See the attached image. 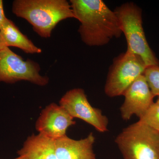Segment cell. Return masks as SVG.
I'll return each mask as SVG.
<instances>
[{
	"label": "cell",
	"instance_id": "6da1fadb",
	"mask_svg": "<svg viewBox=\"0 0 159 159\" xmlns=\"http://www.w3.org/2000/svg\"><path fill=\"white\" fill-rule=\"evenodd\" d=\"M70 3L75 19L80 22L78 32L87 45L103 46L121 36L116 15L102 0H70Z\"/></svg>",
	"mask_w": 159,
	"mask_h": 159
},
{
	"label": "cell",
	"instance_id": "7a4b0ae2",
	"mask_svg": "<svg viewBox=\"0 0 159 159\" xmlns=\"http://www.w3.org/2000/svg\"><path fill=\"white\" fill-rule=\"evenodd\" d=\"M12 11L27 20L41 37H51L57 24L75 18L70 2L66 0H15Z\"/></svg>",
	"mask_w": 159,
	"mask_h": 159
},
{
	"label": "cell",
	"instance_id": "3957f363",
	"mask_svg": "<svg viewBox=\"0 0 159 159\" xmlns=\"http://www.w3.org/2000/svg\"><path fill=\"white\" fill-rule=\"evenodd\" d=\"M115 12L127 42V51L138 55L146 66H159V61L148 45L142 26V9L133 2L117 7Z\"/></svg>",
	"mask_w": 159,
	"mask_h": 159
},
{
	"label": "cell",
	"instance_id": "277c9868",
	"mask_svg": "<svg viewBox=\"0 0 159 159\" xmlns=\"http://www.w3.org/2000/svg\"><path fill=\"white\" fill-rule=\"evenodd\" d=\"M115 142L124 159H159V132L139 120L124 128Z\"/></svg>",
	"mask_w": 159,
	"mask_h": 159
},
{
	"label": "cell",
	"instance_id": "5b68a950",
	"mask_svg": "<svg viewBox=\"0 0 159 159\" xmlns=\"http://www.w3.org/2000/svg\"><path fill=\"white\" fill-rule=\"evenodd\" d=\"M146 65L141 57L126 51L114 60L104 88L109 97L123 96L140 76L144 75Z\"/></svg>",
	"mask_w": 159,
	"mask_h": 159
},
{
	"label": "cell",
	"instance_id": "8992f818",
	"mask_svg": "<svg viewBox=\"0 0 159 159\" xmlns=\"http://www.w3.org/2000/svg\"><path fill=\"white\" fill-rule=\"evenodd\" d=\"M40 70L37 62L25 60L8 47L0 49V82L13 84L25 80L43 86L48 84L49 78L41 75Z\"/></svg>",
	"mask_w": 159,
	"mask_h": 159
},
{
	"label": "cell",
	"instance_id": "52a82bcc",
	"mask_svg": "<svg viewBox=\"0 0 159 159\" xmlns=\"http://www.w3.org/2000/svg\"><path fill=\"white\" fill-rule=\"evenodd\" d=\"M59 105L71 116L83 120L98 131H108L107 117L102 115L101 110L91 105L83 89H74L67 92L60 100Z\"/></svg>",
	"mask_w": 159,
	"mask_h": 159
},
{
	"label": "cell",
	"instance_id": "ba28073f",
	"mask_svg": "<svg viewBox=\"0 0 159 159\" xmlns=\"http://www.w3.org/2000/svg\"><path fill=\"white\" fill-rule=\"evenodd\" d=\"M74 119L60 105L51 103L42 111L35 128L39 134L56 140L66 135L69 127L76 124Z\"/></svg>",
	"mask_w": 159,
	"mask_h": 159
},
{
	"label": "cell",
	"instance_id": "9c48e42d",
	"mask_svg": "<svg viewBox=\"0 0 159 159\" xmlns=\"http://www.w3.org/2000/svg\"><path fill=\"white\" fill-rule=\"evenodd\" d=\"M125 100L120 107L122 119L129 120L134 115L139 119L153 103V96L144 75L140 76L125 91Z\"/></svg>",
	"mask_w": 159,
	"mask_h": 159
},
{
	"label": "cell",
	"instance_id": "30bf717a",
	"mask_svg": "<svg viewBox=\"0 0 159 159\" xmlns=\"http://www.w3.org/2000/svg\"><path fill=\"white\" fill-rule=\"evenodd\" d=\"M93 133L86 138L74 140L67 135L55 140L57 159H97L94 153Z\"/></svg>",
	"mask_w": 159,
	"mask_h": 159
},
{
	"label": "cell",
	"instance_id": "8fae6325",
	"mask_svg": "<svg viewBox=\"0 0 159 159\" xmlns=\"http://www.w3.org/2000/svg\"><path fill=\"white\" fill-rule=\"evenodd\" d=\"M17 153L28 159H57L55 140L40 134L28 137Z\"/></svg>",
	"mask_w": 159,
	"mask_h": 159
},
{
	"label": "cell",
	"instance_id": "7c38bea8",
	"mask_svg": "<svg viewBox=\"0 0 159 159\" xmlns=\"http://www.w3.org/2000/svg\"><path fill=\"white\" fill-rule=\"evenodd\" d=\"M0 36L6 47H15L27 54H39L42 52L9 19L7 18L0 30Z\"/></svg>",
	"mask_w": 159,
	"mask_h": 159
},
{
	"label": "cell",
	"instance_id": "4fadbf2b",
	"mask_svg": "<svg viewBox=\"0 0 159 159\" xmlns=\"http://www.w3.org/2000/svg\"><path fill=\"white\" fill-rule=\"evenodd\" d=\"M150 90L154 97H159V66L147 67L144 74Z\"/></svg>",
	"mask_w": 159,
	"mask_h": 159
},
{
	"label": "cell",
	"instance_id": "5bb4252c",
	"mask_svg": "<svg viewBox=\"0 0 159 159\" xmlns=\"http://www.w3.org/2000/svg\"><path fill=\"white\" fill-rule=\"evenodd\" d=\"M139 121L159 132V104L154 102Z\"/></svg>",
	"mask_w": 159,
	"mask_h": 159
},
{
	"label": "cell",
	"instance_id": "9a60e30c",
	"mask_svg": "<svg viewBox=\"0 0 159 159\" xmlns=\"http://www.w3.org/2000/svg\"><path fill=\"white\" fill-rule=\"evenodd\" d=\"M7 18L4 11L3 1L0 0V30L2 29Z\"/></svg>",
	"mask_w": 159,
	"mask_h": 159
},
{
	"label": "cell",
	"instance_id": "2e32d148",
	"mask_svg": "<svg viewBox=\"0 0 159 159\" xmlns=\"http://www.w3.org/2000/svg\"><path fill=\"white\" fill-rule=\"evenodd\" d=\"M4 47H6V46L4 45L2 40V38H1V36H0V49L3 48Z\"/></svg>",
	"mask_w": 159,
	"mask_h": 159
},
{
	"label": "cell",
	"instance_id": "e0dca14e",
	"mask_svg": "<svg viewBox=\"0 0 159 159\" xmlns=\"http://www.w3.org/2000/svg\"><path fill=\"white\" fill-rule=\"evenodd\" d=\"M13 159H28L26 157L23 156H19L18 157L16 158Z\"/></svg>",
	"mask_w": 159,
	"mask_h": 159
},
{
	"label": "cell",
	"instance_id": "ac0fdd59",
	"mask_svg": "<svg viewBox=\"0 0 159 159\" xmlns=\"http://www.w3.org/2000/svg\"><path fill=\"white\" fill-rule=\"evenodd\" d=\"M156 102V103H157V104H159V97H158V99H157V102Z\"/></svg>",
	"mask_w": 159,
	"mask_h": 159
}]
</instances>
